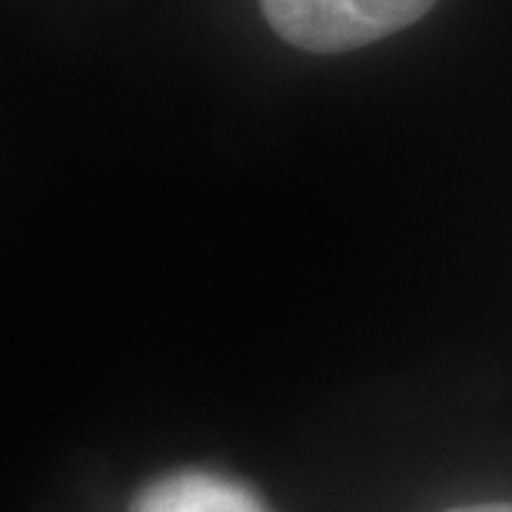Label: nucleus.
Listing matches in <instances>:
<instances>
[{
    "instance_id": "obj_2",
    "label": "nucleus",
    "mask_w": 512,
    "mask_h": 512,
    "mask_svg": "<svg viewBox=\"0 0 512 512\" xmlns=\"http://www.w3.org/2000/svg\"><path fill=\"white\" fill-rule=\"evenodd\" d=\"M130 512H270L250 486L237 479L207 473V469H180V473L153 479L133 496Z\"/></svg>"
},
{
    "instance_id": "obj_3",
    "label": "nucleus",
    "mask_w": 512,
    "mask_h": 512,
    "mask_svg": "<svg viewBox=\"0 0 512 512\" xmlns=\"http://www.w3.org/2000/svg\"><path fill=\"white\" fill-rule=\"evenodd\" d=\"M446 512H512V503H479V506H456Z\"/></svg>"
},
{
    "instance_id": "obj_1",
    "label": "nucleus",
    "mask_w": 512,
    "mask_h": 512,
    "mask_svg": "<svg viewBox=\"0 0 512 512\" xmlns=\"http://www.w3.org/2000/svg\"><path fill=\"white\" fill-rule=\"evenodd\" d=\"M436 0H260L266 24L310 54H343L399 34Z\"/></svg>"
}]
</instances>
